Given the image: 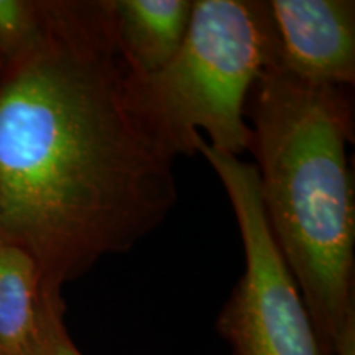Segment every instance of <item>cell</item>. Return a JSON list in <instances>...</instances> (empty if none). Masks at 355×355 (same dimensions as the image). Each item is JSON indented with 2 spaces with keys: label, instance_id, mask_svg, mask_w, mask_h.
Returning a JSON list of instances; mask_svg holds the SVG:
<instances>
[{
  "label": "cell",
  "instance_id": "cell-10",
  "mask_svg": "<svg viewBox=\"0 0 355 355\" xmlns=\"http://www.w3.org/2000/svg\"><path fill=\"white\" fill-rule=\"evenodd\" d=\"M334 355H355V318L340 331L334 345Z\"/></svg>",
  "mask_w": 355,
  "mask_h": 355
},
{
  "label": "cell",
  "instance_id": "cell-4",
  "mask_svg": "<svg viewBox=\"0 0 355 355\" xmlns=\"http://www.w3.org/2000/svg\"><path fill=\"white\" fill-rule=\"evenodd\" d=\"M196 153L224 186L245 252L242 278L217 318L219 334L232 355H321L301 293L266 224L255 166L211 148L202 137Z\"/></svg>",
  "mask_w": 355,
  "mask_h": 355
},
{
  "label": "cell",
  "instance_id": "cell-3",
  "mask_svg": "<svg viewBox=\"0 0 355 355\" xmlns=\"http://www.w3.org/2000/svg\"><path fill=\"white\" fill-rule=\"evenodd\" d=\"M277 37L266 2L193 0L188 32L168 64L144 78L145 96L181 155L206 141L217 152H248V96L277 64Z\"/></svg>",
  "mask_w": 355,
  "mask_h": 355
},
{
  "label": "cell",
  "instance_id": "cell-2",
  "mask_svg": "<svg viewBox=\"0 0 355 355\" xmlns=\"http://www.w3.org/2000/svg\"><path fill=\"white\" fill-rule=\"evenodd\" d=\"M261 207L308 311L321 355L355 318V201L349 87L311 86L277 68L248 96Z\"/></svg>",
  "mask_w": 355,
  "mask_h": 355
},
{
  "label": "cell",
  "instance_id": "cell-8",
  "mask_svg": "<svg viewBox=\"0 0 355 355\" xmlns=\"http://www.w3.org/2000/svg\"><path fill=\"white\" fill-rule=\"evenodd\" d=\"M42 25V0H0V63L33 42Z\"/></svg>",
  "mask_w": 355,
  "mask_h": 355
},
{
  "label": "cell",
  "instance_id": "cell-1",
  "mask_svg": "<svg viewBox=\"0 0 355 355\" xmlns=\"http://www.w3.org/2000/svg\"><path fill=\"white\" fill-rule=\"evenodd\" d=\"M109 0H42L32 43L0 63V239L61 295L165 220L181 152L145 96Z\"/></svg>",
  "mask_w": 355,
  "mask_h": 355
},
{
  "label": "cell",
  "instance_id": "cell-5",
  "mask_svg": "<svg viewBox=\"0 0 355 355\" xmlns=\"http://www.w3.org/2000/svg\"><path fill=\"white\" fill-rule=\"evenodd\" d=\"M266 7L278 48L273 68L311 86H352L355 2L270 0Z\"/></svg>",
  "mask_w": 355,
  "mask_h": 355
},
{
  "label": "cell",
  "instance_id": "cell-7",
  "mask_svg": "<svg viewBox=\"0 0 355 355\" xmlns=\"http://www.w3.org/2000/svg\"><path fill=\"white\" fill-rule=\"evenodd\" d=\"M115 32L144 76L171 61L188 32L193 0H109Z\"/></svg>",
  "mask_w": 355,
  "mask_h": 355
},
{
  "label": "cell",
  "instance_id": "cell-6",
  "mask_svg": "<svg viewBox=\"0 0 355 355\" xmlns=\"http://www.w3.org/2000/svg\"><path fill=\"white\" fill-rule=\"evenodd\" d=\"M58 306L63 298L46 291L37 261L0 239V355L28 352Z\"/></svg>",
  "mask_w": 355,
  "mask_h": 355
},
{
  "label": "cell",
  "instance_id": "cell-9",
  "mask_svg": "<svg viewBox=\"0 0 355 355\" xmlns=\"http://www.w3.org/2000/svg\"><path fill=\"white\" fill-rule=\"evenodd\" d=\"M64 304L58 306L48 314L37 343L25 355H83L66 331Z\"/></svg>",
  "mask_w": 355,
  "mask_h": 355
}]
</instances>
